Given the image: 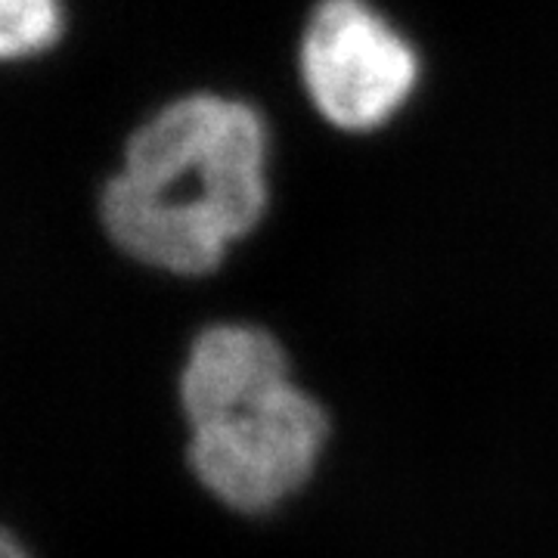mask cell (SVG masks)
Returning a JSON list of instances; mask_svg holds the SVG:
<instances>
[{"label": "cell", "instance_id": "6da1fadb", "mask_svg": "<svg viewBox=\"0 0 558 558\" xmlns=\"http://www.w3.org/2000/svg\"><path fill=\"white\" fill-rule=\"evenodd\" d=\"M267 128L240 100L196 94L168 102L124 146L100 218L131 258L199 277L248 236L267 208Z\"/></svg>", "mask_w": 558, "mask_h": 558}, {"label": "cell", "instance_id": "7a4b0ae2", "mask_svg": "<svg viewBox=\"0 0 558 558\" xmlns=\"http://www.w3.org/2000/svg\"><path fill=\"white\" fill-rule=\"evenodd\" d=\"M196 478L230 509L267 512L311 478L329 418L289 369L186 407Z\"/></svg>", "mask_w": 558, "mask_h": 558}, {"label": "cell", "instance_id": "277c9868", "mask_svg": "<svg viewBox=\"0 0 558 558\" xmlns=\"http://www.w3.org/2000/svg\"><path fill=\"white\" fill-rule=\"evenodd\" d=\"M65 28L62 0H0V62L35 60Z\"/></svg>", "mask_w": 558, "mask_h": 558}, {"label": "cell", "instance_id": "3957f363", "mask_svg": "<svg viewBox=\"0 0 558 558\" xmlns=\"http://www.w3.org/2000/svg\"><path fill=\"white\" fill-rule=\"evenodd\" d=\"M301 78L323 119L363 134L413 97L418 57L366 0H319L301 40Z\"/></svg>", "mask_w": 558, "mask_h": 558}, {"label": "cell", "instance_id": "5b68a950", "mask_svg": "<svg viewBox=\"0 0 558 558\" xmlns=\"http://www.w3.org/2000/svg\"><path fill=\"white\" fill-rule=\"evenodd\" d=\"M0 558H28V553L3 527H0Z\"/></svg>", "mask_w": 558, "mask_h": 558}]
</instances>
